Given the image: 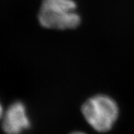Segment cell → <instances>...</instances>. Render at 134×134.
<instances>
[{
  "label": "cell",
  "instance_id": "6da1fadb",
  "mask_svg": "<svg viewBox=\"0 0 134 134\" xmlns=\"http://www.w3.org/2000/svg\"><path fill=\"white\" fill-rule=\"evenodd\" d=\"M38 20L43 28L66 30L77 28L81 19L74 0H43Z\"/></svg>",
  "mask_w": 134,
  "mask_h": 134
},
{
  "label": "cell",
  "instance_id": "7a4b0ae2",
  "mask_svg": "<svg viewBox=\"0 0 134 134\" xmlns=\"http://www.w3.org/2000/svg\"><path fill=\"white\" fill-rule=\"evenodd\" d=\"M81 111L88 124L98 132L110 130L119 115V107L115 100L104 95L89 98L82 106Z\"/></svg>",
  "mask_w": 134,
  "mask_h": 134
},
{
  "label": "cell",
  "instance_id": "3957f363",
  "mask_svg": "<svg viewBox=\"0 0 134 134\" xmlns=\"http://www.w3.org/2000/svg\"><path fill=\"white\" fill-rule=\"evenodd\" d=\"M30 120L25 105L22 102H14L3 115L2 129L7 134H20L30 127Z\"/></svg>",
  "mask_w": 134,
  "mask_h": 134
},
{
  "label": "cell",
  "instance_id": "277c9868",
  "mask_svg": "<svg viewBox=\"0 0 134 134\" xmlns=\"http://www.w3.org/2000/svg\"><path fill=\"white\" fill-rule=\"evenodd\" d=\"M3 115V109H2V104H0V119L2 118V116Z\"/></svg>",
  "mask_w": 134,
  "mask_h": 134
},
{
  "label": "cell",
  "instance_id": "5b68a950",
  "mask_svg": "<svg viewBox=\"0 0 134 134\" xmlns=\"http://www.w3.org/2000/svg\"><path fill=\"white\" fill-rule=\"evenodd\" d=\"M72 134H86L84 133H82V132H75V133H73Z\"/></svg>",
  "mask_w": 134,
  "mask_h": 134
}]
</instances>
